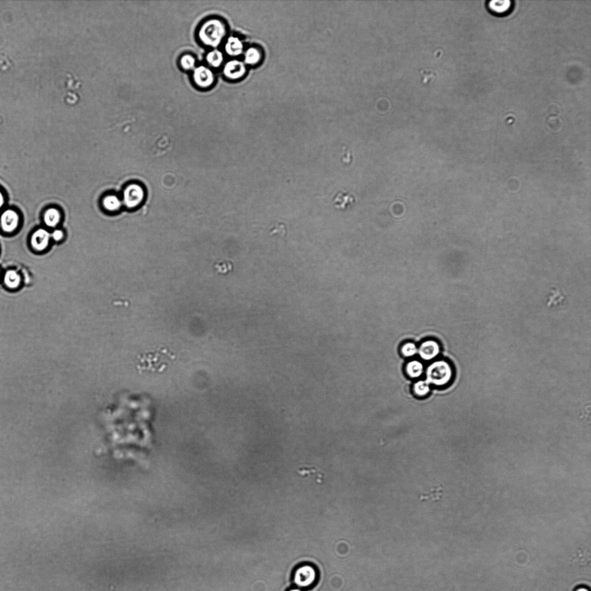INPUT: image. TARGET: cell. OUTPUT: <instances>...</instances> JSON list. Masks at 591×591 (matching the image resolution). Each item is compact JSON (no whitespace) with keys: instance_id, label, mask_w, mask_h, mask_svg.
Segmentation results:
<instances>
[{"instance_id":"obj_1","label":"cell","mask_w":591,"mask_h":591,"mask_svg":"<svg viewBox=\"0 0 591 591\" xmlns=\"http://www.w3.org/2000/svg\"><path fill=\"white\" fill-rule=\"evenodd\" d=\"M226 31L224 22L218 19H212L203 23L199 30L198 36L203 44L216 48L221 44Z\"/></svg>"},{"instance_id":"obj_2","label":"cell","mask_w":591,"mask_h":591,"mask_svg":"<svg viewBox=\"0 0 591 591\" xmlns=\"http://www.w3.org/2000/svg\"><path fill=\"white\" fill-rule=\"evenodd\" d=\"M425 374L426 380L430 385L442 387L452 381L455 372L449 362L438 360L427 367Z\"/></svg>"},{"instance_id":"obj_3","label":"cell","mask_w":591,"mask_h":591,"mask_svg":"<svg viewBox=\"0 0 591 591\" xmlns=\"http://www.w3.org/2000/svg\"><path fill=\"white\" fill-rule=\"evenodd\" d=\"M145 197V190L142 185L136 183L129 184L123 192V205L128 209H137L144 202Z\"/></svg>"},{"instance_id":"obj_4","label":"cell","mask_w":591,"mask_h":591,"mask_svg":"<svg viewBox=\"0 0 591 591\" xmlns=\"http://www.w3.org/2000/svg\"><path fill=\"white\" fill-rule=\"evenodd\" d=\"M316 578L317 573L314 567L305 565L299 567L296 570L294 582L299 587L307 588L312 586L315 582Z\"/></svg>"},{"instance_id":"obj_5","label":"cell","mask_w":591,"mask_h":591,"mask_svg":"<svg viewBox=\"0 0 591 591\" xmlns=\"http://www.w3.org/2000/svg\"><path fill=\"white\" fill-rule=\"evenodd\" d=\"M440 350L438 342L432 339L427 340L420 343L417 355L423 361L431 362L439 355Z\"/></svg>"},{"instance_id":"obj_6","label":"cell","mask_w":591,"mask_h":591,"mask_svg":"<svg viewBox=\"0 0 591 591\" xmlns=\"http://www.w3.org/2000/svg\"><path fill=\"white\" fill-rule=\"evenodd\" d=\"M20 221L21 217L16 210L6 209L0 216V228L4 232L11 233L18 228Z\"/></svg>"},{"instance_id":"obj_7","label":"cell","mask_w":591,"mask_h":591,"mask_svg":"<svg viewBox=\"0 0 591 591\" xmlns=\"http://www.w3.org/2000/svg\"><path fill=\"white\" fill-rule=\"evenodd\" d=\"M193 79L197 86L203 89L209 88L215 81L212 70L205 66H199L194 69Z\"/></svg>"},{"instance_id":"obj_8","label":"cell","mask_w":591,"mask_h":591,"mask_svg":"<svg viewBox=\"0 0 591 591\" xmlns=\"http://www.w3.org/2000/svg\"><path fill=\"white\" fill-rule=\"evenodd\" d=\"M247 71L245 62L238 60H233L226 63L223 68V74L227 78L238 80L243 78Z\"/></svg>"},{"instance_id":"obj_9","label":"cell","mask_w":591,"mask_h":591,"mask_svg":"<svg viewBox=\"0 0 591 591\" xmlns=\"http://www.w3.org/2000/svg\"><path fill=\"white\" fill-rule=\"evenodd\" d=\"M51 239V233L47 229L39 228L32 233L30 242L33 249L42 251L48 248Z\"/></svg>"},{"instance_id":"obj_10","label":"cell","mask_w":591,"mask_h":591,"mask_svg":"<svg viewBox=\"0 0 591 591\" xmlns=\"http://www.w3.org/2000/svg\"><path fill=\"white\" fill-rule=\"evenodd\" d=\"M488 8L494 14L499 16L506 15L512 8V2L509 0H494L489 2Z\"/></svg>"},{"instance_id":"obj_11","label":"cell","mask_w":591,"mask_h":591,"mask_svg":"<svg viewBox=\"0 0 591 591\" xmlns=\"http://www.w3.org/2000/svg\"><path fill=\"white\" fill-rule=\"evenodd\" d=\"M62 218V213L58 209L51 208L45 212L43 215V222L49 228H55L58 226Z\"/></svg>"},{"instance_id":"obj_12","label":"cell","mask_w":591,"mask_h":591,"mask_svg":"<svg viewBox=\"0 0 591 591\" xmlns=\"http://www.w3.org/2000/svg\"><path fill=\"white\" fill-rule=\"evenodd\" d=\"M225 50L227 54L230 56H238L243 52L244 45L238 37L230 36L225 43Z\"/></svg>"},{"instance_id":"obj_13","label":"cell","mask_w":591,"mask_h":591,"mask_svg":"<svg viewBox=\"0 0 591 591\" xmlns=\"http://www.w3.org/2000/svg\"><path fill=\"white\" fill-rule=\"evenodd\" d=\"M102 203L103 208L110 213L119 212L123 206L122 199L114 194L105 196L102 199Z\"/></svg>"},{"instance_id":"obj_14","label":"cell","mask_w":591,"mask_h":591,"mask_svg":"<svg viewBox=\"0 0 591 591\" xmlns=\"http://www.w3.org/2000/svg\"><path fill=\"white\" fill-rule=\"evenodd\" d=\"M425 372L423 364L418 360H412L406 363L405 373L410 378L417 379Z\"/></svg>"},{"instance_id":"obj_15","label":"cell","mask_w":591,"mask_h":591,"mask_svg":"<svg viewBox=\"0 0 591 591\" xmlns=\"http://www.w3.org/2000/svg\"><path fill=\"white\" fill-rule=\"evenodd\" d=\"M262 53L256 46H251L245 53V64L254 65L261 61Z\"/></svg>"},{"instance_id":"obj_16","label":"cell","mask_w":591,"mask_h":591,"mask_svg":"<svg viewBox=\"0 0 591 591\" xmlns=\"http://www.w3.org/2000/svg\"><path fill=\"white\" fill-rule=\"evenodd\" d=\"M354 202L353 197L349 193L340 192L334 199V204L336 208L340 210L346 209L347 207Z\"/></svg>"},{"instance_id":"obj_17","label":"cell","mask_w":591,"mask_h":591,"mask_svg":"<svg viewBox=\"0 0 591 591\" xmlns=\"http://www.w3.org/2000/svg\"><path fill=\"white\" fill-rule=\"evenodd\" d=\"M21 278L19 274L14 270H8L5 274L4 282L9 288H17L21 283Z\"/></svg>"},{"instance_id":"obj_18","label":"cell","mask_w":591,"mask_h":591,"mask_svg":"<svg viewBox=\"0 0 591 591\" xmlns=\"http://www.w3.org/2000/svg\"><path fill=\"white\" fill-rule=\"evenodd\" d=\"M413 390L416 396L424 397L430 393L431 391L430 385L426 380H417L413 384Z\"/></svg>"},{"instance_id":"obj_19","label":"cell","mask_w":591,"mask_h":591,"mask_svg":"<svg viewBox=\"0 0 591 591\" xmlns=\"http://www.w3.org/2000/svg\"><path fill=\"white\" fill-rule=\"evenodd\" d=\"M206 61L213 67H219L223 62L222 53L218 50H215V51L209 52L206 56Z\"/></svg>"},{"instance_id":"obj_20","label":"cell","mask_w":591,"mask_h":591,"mask_svg":"<svg viewBox=\"0 0 591 591\" xmlns=\"http://www.w3.org/2000/svg\"><path fill=\"white\" fill-rule=\"evenodd\" d=\"M418 347L413 342H406L403 343L401 347L400 352L402 356L406 358H410L417 355Z\"/></svg>"},{"instance_id":"obj_21","label":"cell","mask_w":591,"mask_h":591,"mask_svg":"<svg viewBox=\"0 0 591 591\" xmlns=\"http://www.w3.org/2000/svg\"><path fill=\"white\" fill-rule=\"evenodd\" d=\"M180 63H181L183 68L186 70H191L194 68L196 61L192 55H186L183 56L180 60Z\"/></svg>"},{"instance_id":"obj_22","label":"cell","mask_w":591,"mask_h":591,"mask_svg":"<svg viewBox=\"0 0 591 591\" xmlns=\"http://www.w3.org/2000/svg\"><path fill=\"white\" fill-rule=\"evenodd\" d=\"M216 269L220 273L226 274L232 269V265L229 262H220L216 264Z\"/></svg>"},{"instance_id":"obj_23","label":"cell","mask_w":591,"mask_h":591,"mask_svg":"<svg viewBox=\"0 0 591 591\" xmlns=\"http://www.w3.org/2000/svg\"><path fill=\"white\" fill-rule=\"evenodd\" d=\"M66 84L69 88H77L81 85V82L75 76L69 74L66 79Z\"/></svg>"},{"instance_id":"obj_24","label":"cell","mask_w":591,"mask_h":591,"mask_svg":"<svg viewBox=\"0 0 591 591\" xmlns=\"http://www.w3.org/2000/svg\"><path fill=\"white\" fill-rule=\"evenodd\" d=\"M64 236V232L62 229H56L51 233V239L55 242L61 241Z\"/></svg>"},{"instance_id":"obj_25","label":"cell","mask_w":591,"mask_h":591,"mask_svg":"<svg viewBox=\"0 0 591 591\" xmlns=\"http://www.w3.org/2000/svg\"><path fill=\"white\" fill-rule=\"evenodd\" d=\"M78 98L79 96L77 93L71 92H68L65 96L66 101L70 103L75 102Z\"/></svg>"},{"instance_id":"obj_26","label":"cell","mask_w":591,"mask_h":591,"mask_svg":"<svg viewBox=\"0 0 591 591\" xmlns=\"http://www.w3.org/2000/svg\"><path fill=\"white\" fill-rule=\"evenodd\" d=\"M5 199L4 193L0 189V210L2 209L5 205Z\"/></svg>"},{"instance_id":"obj_27","label":"cell","mask_w":591,"mask_h":591,"mask_svg":"<svg viewBox=\"0 0 591 591\" xmlns=\"http://www.w3.org/2000/svg\"><path fill=\"white\" fill-rule=\"evenodd\" d=\"M576 591H589V590L585 589V588H580V589H577Z\"/></svg>"},{"instance_id":"obj_28","label":"cell","mask_w":591,"mask_h":591,"mask_svg":"<svg viewBox=\"0 0 591 591\" xmlns=\"http://www.w3.org/2000/svg\"><path fill=\"white\" fill-rule=\"evenodd\" d=\"M289 591H302L299 589H294L290 590Z\"/></svg>"},{"instance_id":"obj_29","label":"cell","mask_w":591,"mask_h":591,"mask_svg":"<svg viewBox=\"0 0 591 591\" xmlns=\"http://www.w3.org/2000/svg\"><path fill=\"white\" fill-rule=\"evenodd\" d=\"M0 276H1V270H0Z\"/></svg>"}]
</instances>
